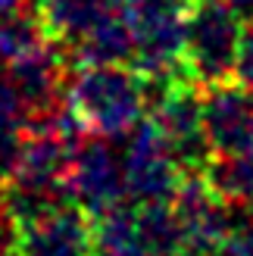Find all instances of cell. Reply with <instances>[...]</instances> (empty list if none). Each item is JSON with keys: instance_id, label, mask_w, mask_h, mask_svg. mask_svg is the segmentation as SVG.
<instances>
[{"instance_id": "1", "label": "cell", "mask_w": 253, "mask_h": 256, "mask_svg": "<svg viewBox=\"0 0 253 256\" xmlns=\"http://www.w3.org/2000/svg\"><path fill=\"white\" fill-rule=\"evenodd\" d=\"M66 97L88 134L125 138L144 119L150 91L147 78L134 66L110 62V66H72Z\"/></svg>"}, {"instance_id": "2", "label": "cell", "mask_w": 253, "mask_h": 256, "mask_svg": "<svg viewBox=\"0 0 253 256\" xmlns=\"http://www.w3.org/2000/svg\"><path fill=\"white\" fill-rule=\"evenodd\" d=\"M147 91L150 119L162 132L175 160L184 166V172L204 169L216 153L204 125V84L194 75H175V78L147 84Z\"/></svg>"}, {"instance_id": "3", "label": "cell", "mask_w": 253, "mask_h": 256, "mask_svg": "<svg viewBox=\"0 0 253 256\" xmlns=\"http://www.w3.org/2000/svg\"><path fill=\"white\" fill-rule=\"evenodd\" d=\"M244 16L228 0H191L184 10L188 66L200 84L234 78L238 47L244 34Z\"/></svg>"}, {"instance_id": "4", "label": "cell", "mask_w": 253, "mask_h": 256, "mask_svg": "<svg viewBox=\"0 0 253 256\" xmlns=\"http://www.w3.org/2000/svg\"><path fill=\"white\" fill-rule=\"evenodd\" d=\"M10 256H97L94 216L72 200L34 219L12 222Z\"/></svg>"}, {"instance_id": "5", "label": "cell", "mask_w": 253, "mask_h": 256, "mask_svg": "<svg viewBox=\"0 0 253 256\" xmlns=\"http://www.w3.org/2000/svg\"><path fill=\"white\" fill-rule=\"evenodd\" d=\"M122 172H125L128 200H134V203H169L182 184L184 166L175 160V153L166 144L162 132L147 116L134 125V132L128 138Z\"/></svg>"}, {"instance_id": "6", "label": "cell", "mask_w": 253, "mask_h": 256, "mask_svg": "<svg viewBox=\"0 0 253 256\" xmlns=\"http://www.w3.org/2000/svg\"><path fill=\"white\" fill-rule=\"evenodd\" d=\"M69 188H72V200L91 216H100L128 200L122 166L97 134H88L75 150L69 169Z\"/></svg>"}, {"instance_id": "7", "label": "cell", "mask_w": 253, "mask_h": 256, "mask_svg": "<svg viewBox=\"0 0 253 256\" xmlns=\"http://www.w3.org/2000/svg\"><path fill=\"white\" fill-rule=\"evenodd\" d=\"M69 75H72V60L60 44H47L6 66V78L28 104L32 122L47 119L54 110L66 104Z\"/></svg>"}, {"instance_id": "8", "label": "cell", "mask_w": 253, "mask_h": 256, "mask_svg": "<svg viewBox=\"0 0 253 256\" xmlns=\"http://www.w3.org/2000/svg\"><path fill=\"white\" fill-rule=\"evenodd\" d=\"M204 125L216 153L247 150L253 125V88L238 78L204 84Z\"/></svg>"}, {"instance_id": "9", "label": "cell", "mask_w": 253, "mask_h": 256, "mask_svg": "<svg viewBox=\"0 0 253 256\" xmlns=\"http://www.w3.org/2000/svg\"><path fill=\"white\" fill-rule=\"evenodd\" d=\"M119 6L122 0H32V10L41 19L50 44H60L62 50L84 38Z\"/></svg>"}, {"instance_id": "10", "label": "cell", "mask_w": 253, "mask_h": 256, "mask_svg": "<svg viewBox=\"0 0 253 256\" xmlns=\"http://www.w3.org/2000/svg\"><path fill=\"white\" fill-rule=\"evenodd\" d=\"M72 66H110V62H134V25L122 6L97 22L84 38L69 47Z\"/></svg>"}, {"instance_id": "11", "label": "cell", "mask_w": 253, "mask_h": 256, "mask_svg": "<svg viewBox=\"0 0 253 256\" xmlns=\"http://www.w3.org/2000/svg\"><path fill=\"white\" fill-rule=\"evenodd\" d=\"M200 172L232 210H253V153H212Z\"/></svg>"}, {"instance_id": "12", "label": "cell", "mask_w": 253, "mask_h": 256, "mask_svg": "<svg viewBox=\"0 0 253 256\" xmlns=\"http://www.w3.org/2000/svg\"><path fill=\"white\" fill-rule=\"evenodd\" d=\"M138 244L160 256H178L184 250V228L172 203H138Z\"/></svg>"}, {"instance_id": "13", "label": "cell", "mask_w": 253, "mask_h": 256, "mask_svg": "<svg viewBox=\"0 0 253 256\" xmlns=\"http://www.w3.org/2000/svg\"><path fill=\"white\" fill-rule=\"evenodd\" d=\"M47 44H50V38H47L44 25L32 6L0 19V62L4 66L34 54V50H41Z\"/></svg>"}, {"instance_id": "14", "label": "cell", "mask_w": 253, "mask_h": 256, "mask_svg": "<svg viewBox=\"0 0 253 256\" xmlns=\"http://www.w3.org/2000/svg\"><path fill=\"white\" fill-rule=\"evenodd\" d=\"M94 240L97 256H116L138 244V203L128 206V200L106 212L94 216Z\"/></svg>"}, {"instance_id": "15", "label": "cell", "mask_w": 253, "mask_h": 256, "mask_svg": "<svg viewBox=\"0 0 253 256\" xmlns=\"http://www.w3.org/2000/svg\"><path fill=\"white\" fill-rule=\"evenodd\" d=\"M234 78L253 88V16L244 25L241 34V47H238V62H234Z\"/></svg>"}, {"instance_id": "16", "label": "cell", "mask_w": 253, "mask_h": 256, "mask_svg": "<svg viewBox=\"0 0 253 256\" xmlns=\"http://www.w3.org/2000/svg\"><path fill=\"white\" fill-rule=\"evenodd\" d=\"M219 256H253V222L234 225V232L219 247Z\"/></svg>"}, {"instance_id": "17", "label": "cell", "mask_w": 253, "mask_h": 256, "mask_svg": "<svg viewBox=\"0 0 253 256\" xmlns=\"http://www.w3.org/2000/svg\"><path fill=\"white\" fill-rule=\"evenodd\" d=\"M191 0H122V10L128 16L138 12H150V10H188Z\"/></svg>"}, {"instance_id": "18", "label": "cell", "mask_w": 253, "mask_h": 256, "mask_svg": "<svg viewBox=\"0 0 253 256\" xmlns=\"http://www.w3.org/2000/svg\"><path fill=\"white\" fill-rule=\"evenodd\" d=\"M25 6H32V0H0V19L4 16H12V12H19Z\"/></svg>"}, {"instance_id": "19", "label": "cell", "mask_w": 253, "mask_h": 256, "mask_svg": "<svg viewBox=\"0 0 253 256\" xmlns=\"http://www.w3.org/2000/svg\"><path fill=\"white\" fill-rule=\"evenodd\" d=\"M4 225H10L6 222V178L0 175V232H4Z\"/></svg>"}, {"instance_id": "20", "label": "cell", "mask_w": 253, "mask_h": 256, "mask_svg": "<svg viewBox=\"0 0 253 256\" xmlns=\"http://www.w3.org/2000/svg\"><path fill=\"white\" fill-rule=\"evenodd\" d=\"M228 4H232L238 12H241V16H247V19L253 16V0H228Z\"/></svg>"}, {"instance_id": "21", "label": "cell", "mask_w": 253, "mask_h": 256, "mask_svg": "<svg viewBox=\"0 0 253 256\" xmlns=\"http://www.w3.org/2000/svg\"><path fill=\"white\" fill-rule=\"evenodd\" d=\"M116 256H160V253H154V250H147V247H141V244H134V247H128V250H122V253H116Z\"/></svg>"}, {"instance_id": "22", "label": "cell", "mask_w": 253, "mask_h": 256, "mask_svg": "<svg viewBox=\"0 0 253 256\" xmlns=\"http://www.w3.org/2000/svg\"><path fill=\"white\" fill-rule=\"evenodd\" d=\"M178 256H219L216 250H197V247H184Z\"/></svg>"}, {"instance_id": "23", "label": "cell", "mask_w": 253, "mask_h": 256, "mask_svg": "<svg viewBox=\"0 0 253 256\" xmlns=\"http://www.w3.org/2000/svg\"><path fill=\"white\" fill-rule=\"evenodd\" d=\"M247 153H253V125H250V140H247Z\"/></svg>"}, {"instance_id": "24", "label": "cell", "mask_w": 253, "mask_h": 256, "mask_svg": "<svg viewBox=\"0 0 253 256\" xmlns=\"http://www.w3.org/2000/svg\"><path fill=\"white\" fill-rule=\"evenodd\" d=\"M6 256H10V253H6Z\"/></svg>"}]
</instances>
